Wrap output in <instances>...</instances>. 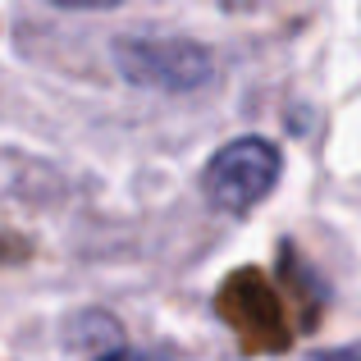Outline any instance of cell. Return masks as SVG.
<instances>
[{
	"instance_id": "obj_1",
	"label": "cell",
	"mask_w": 361,
	"mask_h": 361,
	"mask_svg": "<svg viewBox=\"0 0 361 361\" xmlns=\"http://www.w3.org/2000/svg\"><path fill=\"white\" fill-rule=\"evenodd\" d=\"M115 69L123 73V82L147 92H202L215 78V60L202 42L192 37H147V32H123L110 46Z\"/></svg>"
},
{
	"instance_id": "obj_2",
	"label": "cell",
	"mask_w": 361,
	"mask_h": 361,
	"mask_svg": "<svg viewBox=\"0 0 361 361\" xmlns=\"http://www.w3.org/2000/svg\"><path fill=\"white\" fill-rule=\"evenodd\" d=\"M283 174V151L270 137H233L211 156L202 174V192L220 215H247L274 192Z\"/></svg>"
},
{
	"instance_id": "obj_3",
	"label": "cell",
	"mask_w": 361,
	"mask_h": 361,
	"mask_svg": "<svg viewBox=\"0 0 361 361\" xmlns=\"http://www.w3.org/2000/svg\"><path fill=\"white\" fill-rule=\"evenodd\" d=\"M119 343H123V329H119L115 316H106V311H87V316L73 320V348H82L87 361L110 353V348H119Z\"/></svg>"
},
{
	"instance_id": "obj_4",
	"label": "cell",
	"mask_w": 361,
	"mask_h": 361,
	"mask_svg": "<svg viewBox=\"0 0 361 361\" xmlns=\"http://www.w3.org/2000/svg\"><path fill=\"white\" fill-rule=\"evenodd\" d=\"M92 361H174V353H165V348H128V343H119V348H110V353H101Z\"/></svg>"
},
{
	"instance_id": "obj_5",
	"label": "cell",
	"mask_w": 361,
	"mask_h": 361,
	"mask_svg": "<svg viewBox=\"0 0 361 361\" xmlns=\"http://www.w3.org/2000/svg\"><path fill=\"white\" fill-rule=\"evenodd\" d=\"M302 361H361V343H348V348H325V353H311Z\"/></svg>"
}]
</instances>
